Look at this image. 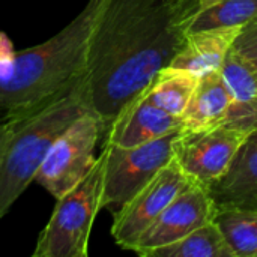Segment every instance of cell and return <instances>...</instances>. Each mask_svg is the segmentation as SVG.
Here are the masks:
<instances>
[{"instance_id": "cell-1", "label": "cell", "mask_w": 257, "mask_h": 257, "mask_svg": "<svg viewBox=\"0 0 257 257\" xmlns=\"http://www.w3.org/2000/svg\"><path fill=\"white\" fill-rule=\"evenodd\" d=\"M185 36L179 0H102L80 87L104 133L169 66Z\"/></svg>"}, {"instance_id": "cell-21", "label": "cell", "mask_w": 257, "mask_h": 257, "mask_svg": "<svg viewBox=\"0 0 257 257\" xmlns=\"http://www.w3.org/2000/svg\"><path fill=\"white\" fill-rule=\"evenodd\" d=\"M12 126H14V120L9 119V120H2L0 122V154L5 148V143L12 131Z\"/></svg>"}, {"instance_id": "cell-18", "label": "cell", "mask_w": 257, "mask_h": 257, "mask_svg": "<svg viewBox=\"0 0 257 257\" xmlns=\"http://www.w3.org/2000/svg\"><path fill=\"white\" fill-rule=\"evenodd\" d=\"M254 17H257V0H220L196 14L187 26V33L214 27L244 26Z\"/></svg>"}, {"instance_id": "cell-4", "label": "cell", "mask_w": 257, "mask_h": 257, "mask_svg": "<svg viewBox=\"0 0 257 257\" xmlns=\"http://www.w3.org/2000/svg\"><path fill=\"white\" fill-rule=\"evenodd\" d=\"M104 158L99 154L86 178L56 200L41 230L33 257H86L95 218L102 211Z\"/></svg>"}, {"instance_id": "cell-16", "label": "cell", "mask_w": 257, "mask_h": 257, "mask_svg": "<svg viewBox=\"0 0 257 257\" xmlns=\"http://www.w3.org/2000/svg\"><path fill=\"white\" fill-rule=\"evenodd\" d=\"M151 257H235V254L214 220L182 239L155 250Z\"/></svg>"}, {"instance_id": "cell-20", "label": "cell", "mask_w": 257, "mask_h": 257, "mask_svg": "<svg viewBox=\"0 0 257 257\" xmlns=\"http://www.w3.org/2000/svg\"><path fill=\"white\" fill-rule=\"evenodd\" d=\"M217 2H220V0H179L181 11H182V15L187 21V26L196 14H199L200 11L206 9L212 5H215Z\"/></svg>"}, {"instance_id": "cell-9", "label": "cell", "mask_w": 257, "mask_h": 257, "mask_svg": "<svg viewBox=\"0 0 257 257\" xmlns=\"http://www.w3.org/2000/svg\"><path fill=\"white\" fill-rule=\"evenodd\" d=\"M217 212L218 206L208 188L191 184L145 230L136 242L133 253L151 257L155 250L170 245L200 226L214 221Z\"/></svg>"}, {"instance_id": "cell-5", "label": "cell", "mask_w": 257, "mask_h": 257, "mask_svg": "<svg viewBox=\"0 0 257 257\" xmlns=\"http://www.w3.org/2000/svg\"><path fill=\"white\" fill-rule=\"evenodd\" d=\"M179 134L181 128L134 148L102 143V209L111 212L117 211L149 181H152L157 173L173 160L175 142Z\"/></svg>"}, {"instance_id": "cell-7", "label": "cell", "mask_w": 257, "mask_h": 257, "mask_svg": "<svg viewBox=\"0 0 257 257\" xmlns=\"http://www.w3.org/2000/svg\"><path fill=\"white\" fill-rule=\"evenodd\" d=\"M191 184L175 158L113 214L111 236L122 250L133 251L139 238L158 215Z\"/></svg>"}, {"instance_id": "cell-6", "label": "cell", "mask_w": 257, "mask_h": 257, "mask_svg": "<svg viewBox=\"0 0 257 257\" xmlns=\"http://www.w3.org/2000/svg\"><path fill=\"white\" fill-rule=\"evenodd\" d=\"M102 123L92 111L75 119L51 145L35 181L56 200L78 185L96 163Z\"/></svg>"}, {"instance_id": "cell-10", "label": "cell", "mask_w": 257, "mask_h": 257, "mask_svg": "<svg viewBox=\"0 0 257 257\" xmlns=\"http://www.w3.org/2000/svg\"><path fill=\"white\" fill-rule=\"evenodd\" d=\"M181 128V117L155 105L143 92L105 130L104 143L134 148Z\"/></svg>"}, {"instance_id": "cell-3", "label": "cell", "mask_w": 257, "mask_h": 257, "mask_svg": "<svg viewBox=\"0 0 257 257\" xmlns=\"http://www.w3.org/2000/svg\"><path fill=\"white\" fill-rule=\"evenodd\" d=\"M86 111L90 108L78 87L33 114L12 119V131L0 154V220L35 181L54 140Z\"/></svg>"}, {"instance_id": "cell-2", "label": "cell", "mask_w": 257, "mask_h": 257, "mask_svg": "<svg viewBox=\"0 0 257 257\" xmlns=\"http://www.w3.org/2000/svg\"><path fill=\"white\" fill-rule=\"evenodd\" d=\"M102 0H89L50 39L14 50L0 33V122L33 114L81 86Z\"/></svg>"}, {"instance_id": "cell-19", "label": "cell", "mask_w": 257, "mask_h": 257, "mask_svg": "<svg viewBox=\"0 0 257 257\" xmlns=\"http://www.w3.org/2000/svg\"><path fill=\"white\" fill-rule=\"evenodd\" d=\"M232 50L257 74V17L242 26Z\"/></svg>"}, {"instance_id": "cell-14", "label": "cell", "mask_w": 257, "mask_h": 257, "mask_svg": "<svg viewBox=\"0 0 257 257\" xmlns=\"http://www.w3.org/2000/svg\"><path fill=\"white\" fill-rule=\"evenodd\" d=\"M232 96L220 69L199 77L197 87L181 116V131L196 133L223 123Z\"/></svg>"}, {"instance_id": "cell-13", "label": "cell", "mask_w": 257, "mask_h": 257, "mask_svg": "<svg viewBox=\"0 0 257 257\" xmlns=\"http://www.w3.org/2000/svg\"><path fill=\"white\" fill-rule=\"evenodd\" d=\"M232 101L223 123L247 134L257 131V74L230 50L220 68Z\"/></svg>"}, {"instance_id": "cell-15", "label": "cell", "mask_w": 257, "mask_h": 257, "mask_svg": "<svg viewBox=\"0 0 257 257\" xmlns=\"http://www.w3.org/2000/svg\"><path fill=\"white\" fill-rule=\"evenodd\" d=\"M199 75L178 68H164L146 89V96L170 114L182 116L196 87Z\"/></svg>"}, {"instance_id": "cell-12", "label": "cell", "mask_w": 257, "mask_h": 257, "mask_svg": "<svg viewBox=\"0 0 257 257\" xmlns=\"http://www.w3.org/2000/svg\"><path fill=\"white\" fill-rule=\"evenodd\" d=\"M241 29L242 26H230L188 32L169 66L190 71L199 77L220 69Z\"/></svg>"}, {"instance_id": "cell-17", "label": "cell", "mask_w": 257, "mask_h": 257, "mask_svg": "<svg viewBox=\"0 0 257 257\" xmlns=\"http://www.w3.org/2000/svg\"><path fill=\"white\" fill-rule=\"evenodd\" d=\"M215 223L235 257H257V209L218 208Z\"/></svg>"}, {"instance_id": "cell-11", "label": "cell", "mask_w": 257, "mask_h": 257, "mask_svg": "<svg viewBox=\"0 0 257 257\" xmlns=\"http://www.w3.org/2000/svg\"><path fill=\"white\" fill-rule=\"evenodd\" d=\"M208 191L218 208L257 209V131L244 142L227 172Z\"/></svg>"}, {"instance_id": "cell-8", "label": "cell", "mask_w": 257, "mask_h": 257, "mask_svg": "<svg viewBox=\"0 0 257 257\" xmlns=\"http://www.w3.org/2000/svg\"><path fill=\"white\" fill-rule=\"evenodd\" d=\"M251 134L226 123L203 131L182 133L175 142V161L182 172L205 188L218 181Z\"/></svg>"}]
</instances>
